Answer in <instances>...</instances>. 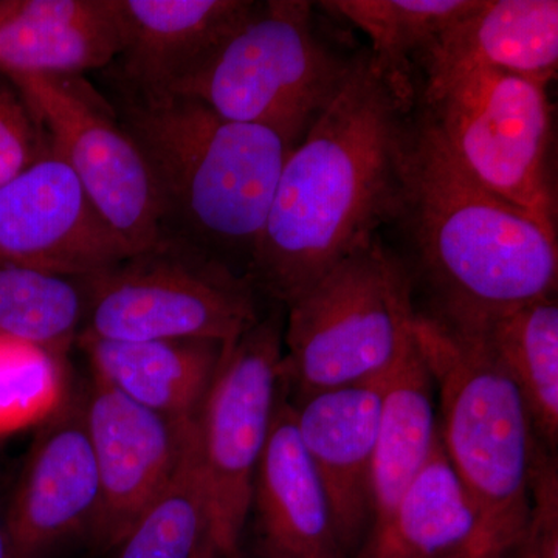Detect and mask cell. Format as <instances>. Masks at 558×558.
I'll return each mask as SVG.
<instances>
[{"label": "cell", "mask_w": 558, "mask_h": 558, "mask_svg": "<svg viewBox=\"0 0 558 558\" xmlns=\"http://www.w3.org/2000/svg\"><path fill=\"white\" fill-rule=\"evenodd\" d=\"M65 388L62 359L0 339V433L46 416Z\"/></svg>", "instance_id": "26"}, {"label": "cell", "mask_w": 558, "mask_h": 558, "mask_svg": "<svg viewBox=\"0 0 558 558\" xmlns=\"http://www.w3.org/2000/svg\"><path fill=\"white\" fill-rule=\"evenodd\" d=\"M472 330L519 389L535 438L556 453L558 446V301L556 295L524 304Z\"/></svg>", "instance_id": "22"}, {"label": "cell", "mask_w": 558, "mask_h": 558, "mask_svg": "<svg viewBox=\"0 0 558 558\" xmlns=\"http://www.w3.org/2000/svg\"><path fill=\"white\" fill-rule=\"evenodd\" d=\"M476 3L478 0H332L318 5L368 36L371 60L402 98L414 105L411 62L435 46Z\"/></svg>", "instance_id": "23"}, {"label": "cell", "mask_w": 558, "mask_h": 558, "mask_svg": "<svg viewBox=\"0 0 558 558\" xmlns=\"http://www.w3.org/2000/svg\"><path fill=\"white\" fill-rule=\"evenodd\" d=\"M112 558H207V502L193 459V442L167 487L140 513Z\"/></svg>", "instance_id": "25"}, {"label": "cell", "mask_w": 558, "mask_h": 558, "mask_svg": "<svg viewBox=\"0 0 558 558\" xmlns=\"http://www.w3.org/2000/svg\"><path fill=\"white\" fill-rule=\"evenodd\" d=\"M132 253L53 149L0 185V263L90 277Z\"/></svg>", "instance_id": "13"}, {"label": "cell", "mask_w": 558, "mask_h": 558, "mask_svg": "<svg viewBox=\"0 0 558 558\" xmlns=\"http://www.w3.org/2000/svg\"><path fill=\"white\" fill-rule=\"evenodd\" d=\"M359 53L330 43L317 3L255 2L245 20L170 95L223 119L274 131L290 148L339 94Z\"/></svg>", "instance_id": "7"}, {"label": "cell", "mask_w": 558, "mask_h": 558, "mask_svg": "<svg viewBox=\"0 0 558 558\" xmlns=\"http://www.w3.org/2000/svg\"><path fill=\"white\" fill-rule=\"evenodd\" d=\"M414 341L439 398V438L487 535L509 548L531 506L535 438L519 389L478 333L416 311Z\"/></svg>", "instance_id": "4"}, {"label": "cell", "mask_w": 558, "mask_h": 558, "mask_svg": "<svg viewBox=\"0 0 558 558\" xmlns=\"http://www.w3.org/2000/svg\"><path fill=\"white\" fill-rule=\"evenodd\" d=\"M484 535L480 510L439 438L424 468L387 519L371 529L354 558H440Z\"/></svg>", "instance_id": "19"}, {"label": "cell", "mask_w": 558, "mask_h": 558, "mask_svg": "<svg viewBox=\"0 0 558 558\" xmlns=\"http://www.w3.org/2000/svg\"><path fill=\"white\" fill-rule=\"evenodd\" d=\"M117 0H0V75L81 76L119 58Z\"/></svg>", "instance_id": "17"}, {"label": "cell", "mask_w": 558, "mask_h": 558, "mask_svg": "<svg viewBox=\"0 0 558 558\" xmlns=\"http://www.w3.org/2000/svg\"><path fill=\"white\" fill-rule=\"evenodd\" d=\"M506 546L498 543L497 539L492 537H480L475 542L470 543L465 548L451 553L449 556L440 558H502L506 553Z\"/></svg>", "instance_id": "30"}, {"label": "cell", "mask_w": 558, "mask_h": 558, "mask_svg": "<svg viewBox=\"0 0 558 558\" xmlns=\"http://www.w3.org/2000/svg\"><path fill=\"white\" fill-rule=\"evenodd\" d=\"M116 112L148 165L161 238L185 242L252 279L293 148L274 131L223 119L179 95L128 94Z\"/></svg>", "instance_id": "3"}, {"label": "cell", "mask_w": 558, "mask_h": 558, "mask_svg": "<svg viewBox=\"0 0 558 558\" xmlns=\"http://www.w3.org/2000/svg\"><path fill=\"white\" fill-rule=\"evenodd\" d=\"M255 0H117L128 94L170 95L208 60Z\"/></svg>", "instance_id": "16"}, {"label": "cell", "mask_w": 558, "mask_h": 558, "mask_svg": "<svg viewBox=\"0 0 558 558\" xmlns=\"http://www.w3.org/2000/svg\"><path fill=\"white\" fill-rule=\"evenodd\" d=\"M284 306L229 343L193 427V459L208 515L207 558L244 548L250 497L281 396Z\"/></svg>", "instance_id": "9"}, {"label": "cell", "mask_w": 558, "mask_h": 558, "mask_svg": "<svg viewBox=\"0 0 558 558\" xmlns=\"http://www.w3.org/2000/svg\"><path fill=\"white\" fill-rule=\"evenodd\" d=\"M101 219L140 252L161 238L160 208L145 157L112 105L83 76L10 78Z\"/></svg>", "instance_id": "10"}, {"label": "cell", "mask_w": 558, "mask_h": 558, "mask_svg": "<svg viewBox=\"0 0 558 558\" xmlns=\"http://www.w3.org/2000/svg\"><path fill=\"white\" fill-rule=\"evenodd\" d=\"M422 54L483 65L548 87L558 70V2L478 0Z\"/></svg>", "instance_id": "20"}, {"label": "cell", "mask_w": 558, "mask_h": 558, "mask_svg": "<svg viewBox=\"0 0 558 558\" xmlns=\"http://www.w3.org/2000/svg\"><path fill=\"white\" fill-rule=\"evenodd\" d=\"M83 395L100 478V510L87 543L106 554L178 472L194 424L154 413L94 376Z\"/></svg>", "instance_id": "12"}, {"label": "cell", "mask_w": 558, "mask_h": 558, "mask_svg": "<svg viewBox=\"0 0 558 558\" xmlns=\"http://www.w3.org/2000/svg\"><path fill=\"white\" fill-rule=\"evenodd\" d=\"M51 149L39 117L20 87L0 75V185L43 159Z\"/></svg>", "instance_id": "28"}, {"label": "cell", "mask_w": 558, "mask_h": 558, "mask_svg": "<svg viewBox=\"0 0 558 558\" xmlns=\"http://www.w3.org/2000/svg\"><path fill=\"white\" fill-rule=\"evenodd\" d=\"M387 227L405 244L396 256L413 290L427 296L416 311L453 328L557 293V238L470 178L417 113Z\"/></svg>", "instance_id": "2"}, {"label": "cell", "mask_w": 558, "mask_h": 558, "mask_svg": "<svg viewBox=\"0 0 558 558\" xmlns=\"http://www.w3.org/2000/svg\"><path fill=\"white\" fill-rule=\"evenodd\" d=\"M290 400L387 379L414 344L409 271L377 234L284 307Z\"/></svg>", "instance_id": "6"}, {"label": "cell", "mask_w": 558, "mask_h": 558, "mask_svg": "<svg viewBox=\"0 0 558 558\" xmlns=\"http://www.w3.org/2000/svg\"><path fill=\"white\" fill-rule=\"evenodd\" d=\"M234 558H258V557L253 556V554L245 553L244 548H242L241 553L238 554V556Z\"/></svg>", "instance_id": "31"}, {"label": "cell", "mask_w": 558, "mask_h": 558, "mask_svg": "<svg viewBox=\"0 0 558 558\" xmlns=\"http://www.w3.org/2000/svg\"><path fill=\"white\" fill-rule=\"evenodd\" d=\"M413 105L369 51L286 159L252 267L263 296L288 306L388 226Z\"/></svg>", "instance_id": "1"}, {"label": "cell", "mask_w": 558, "mask_h": 558, "mask_svg": "<svg viewBox=\"0 0 558 558\" xmlns=\"http://www.w3.org/2000/svg\"><path fill=\"white\" fill-rule=\"evenodd\" d=\"M385 379L290 400L341 545L354 558L373 524V459Z\"/></svg>", "instance_id": "14"}, {"label": "cell", "mask_w": 558, "mask_h": 558, "mask_svg": "<svg viewBox=\"0 0 558 558\" xmlns=\"http://www.w3.org/2000/svg\"><path fill=\"white\" fill-rule=\"evenodd\" d=\"M76 347L89 362L90 376L154 413L193 425L229 343L80 337Z\"/></svg>", "instance_id": "18"}, {"label": "cell", "mask_w": 558, "mask_h": 558, "mask_svg": "<svg viewBox=\"0 0 558 558\" xmlns=\"http://www.w3.org/2000/svg\"><path fill=\"white\" fill-rule=\"evenodd\" d=\"M502 558H558L557 453L535 444L526 521Z\"/></svg>", "instance_id": "27"}, {"label": "cell", "mask_w": 558, "mask_h": 558, "mask_svg": "<svg viewBox=\"0 0 558 558\" xmlns=\"http://www.w3.org/2000/svg\"><path fill=\"white\" fill-rule=\"evenodd\" d=\"M248 524L258 558H349L282 387L253 480Z\"/></svg>", "instance_id": "15"}, {"label": "cell", "mask_w": 558, "mask_h": 558, "mask_svg": "<svg viewBox=\"0 0 558 558\" xmlns=\"http://www.w3.org/2000/svg\"><path fill=\"white\" fill-rule=\"evenodd\" d=\"M86 282L89 299L80 337L231 343L266 314L252 279L170 238L86 277Z\"/></svg>", "instance_id": "8"}, {"label": "cell", "mask_w": 558, "mask_h": 558, "mask_svg": "<svg viewBox=\"0 0 558 558\" xmlns=\"http://www.w3.org/2000/svg\"><path fill=\"white\" fill-rule=\"evenodd\" d=\"M86 277L0 263V339L64 357L87 314Z\"/></svg>", "instance_id": "24"}, {"label": "cell", "mask_w": 558, "mask_h": 558, "mask_svg": "<svg viewBox=\"0 0 558 558\" xmlns=\"http://www.w3.org/2000/svg\"><path fill=\"white\" fill-rule=\"evenodd\" d=\"M435 384L414 341L385 379L373 459V524L381 523L439 439ZM369 529V531H371Z\"/></svg>", "instance_id": "21"}, {"label": "cell", "mask_w": 558, "mask_h": 558, "mask_svg": "<svg viewBox=\"0 0 558 558\" xmlns=\"http://www.w3.org/2000/svg\"><path fill=\"white\" fill-rule=\"evenodd\" d=\"M11 484L7 481L5 469L0 458V558H14L9 529V499Z\"/></svg>", "instance_id": "29"}, {"label": "cell", "mask_w": 558, "mask_h": 558, "mask_svg": "<svg viewBox=\"0 0 558 558\" xmlns=\"http://www.w3.org/2000/svg\"><path fill=\"white\" fill-rule=\"evenodd\" d=\"M417 61L424 72L417 116L470 178L557 238L548 87L435 54Z\"/></svg>", "instance_id": "5"}, {"label": "cell", "mask_w": 558, "mask_h": 558, "mask_svg": "<svg viewBox=\"0 0 558 558\" xmlns=\"http://www.w3.org/2000/svg\"><path fill=\"white\" fill-rule=\"evenodd\" d=\"M100 510V478L84 411L83 384L65 388L43 418L11 484L14 558H53L89 542Z\"/></svg>", "instance_id": "11"}]
</instances>
